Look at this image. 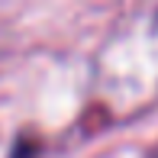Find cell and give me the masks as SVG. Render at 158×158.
I'll return each mask as SVG.
<instances>
[{
    "mask_svg": "<svg viewBox=\"0 0 158 158\" xmlns=\"http://www.w3.org/2000/svg\"><path fill=\"white\" fill-rule=\"evenodd\" d=\"M13 158H35V155H29V152H16Z\"/></svg>",
    "mask_w": 158,
    "mask_h": 158,
    "instance_id": "cell-1",
    "label": "cell"
},
{
    "mask_svg": "<svg viewBox=\"0 0 158 158\" xmlns=\"http://www.w3.org/2000/svg\"><path fill=\"white\" fill-rule=\"evenodd\" d=\"M152 158H158V148H155V155H152Z\"/></svg>",
    "mask_w": 158,
    "mask_h": 158,
    "instance_id": "cell-2",
    "label": "cell"
}]
</instances>
